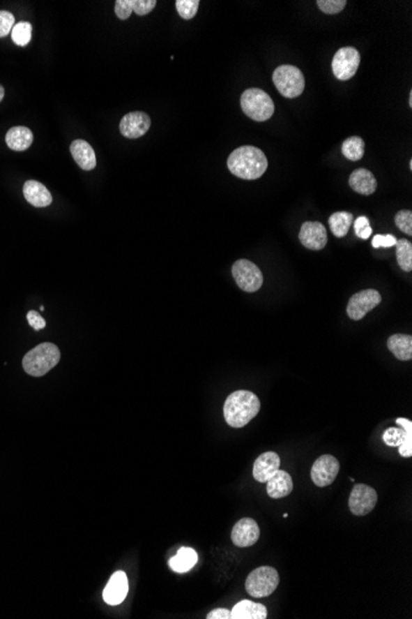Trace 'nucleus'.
I'll return each instance as SVG.
<instances>
[{"instance_id": "obj_1", "label": "nucleus", "mask_w": 412, "mask_h": 619, "mask_svg": "<svg viewBox=\"0 0 412 619\" xmlns=\"http://www.w3.org/2000/svg\"><path fill=\"white\" fill-rule=\"evenodd\" d=\"M227 167L236 177L252 181L262 177L267 171V157L254 146H241L231 154Z\"/></svg>"}, {"instance_id": "obj_2", "label": "nucleus", "mask_w": 412, "mask_h": 619, "mask_svg": "<svg viewBox=\"0 0 412 619\" xmlns=\"http://www.w3.org/2000/svg\"><path fill=\"white\" fill-rule=\"evenodd\" d=\"M261 410V402L256 394L250 391H236L231 394L224 404L226 423L232 428L247 426Z\"/></svg>"}, {"instance_id": "obj_3", "label": "nucleus", "mask_w": 412, "mask_h": 619, "mask_svg": "<svg viewBox=\"0 0 412 619\" xmlns=\"http://www.w3.org/2000/svg\"><path fill=\"white\" fill-rule=\"evenodd\" d=\"M61 359V352L52 343H43L29 351L22 359V367L30 376L41 377L52 370Z\"/></svg>"}, {"instance_id": "obj_4", "label": "nucleus", "mask_w": 412, "mask_h": 619, "mask_svg": "<svg viewBox=\"0 0 412 619\" xmlns=\"http://www.w3.org/2000/svg\"><path fill=\"white\" fill-rule=\"evenodd\" d=\"M241 108L248 118L258 123L272 118L275 110L272 98L259 88H250L242 93Z\"/></svg>"}, {"instance_id": "obj_5", "label": "nucleus", "mask_w": 412, "mask_h": 619, "mask_svg": "<svg viewBox=\"0 0 412 619\" xmlns=\"http://www.w3.org/2000/svg\"><path fill=\"white\" fill-rule=\"evenodd\" d=\"M274 86L285 98H296L305 89V77L303 72L291 65L279 66L273 73Z\"/></svg>"}, {"instance_id": "obj_6", "label": "nucleus", "mask_w": 412, "mask_h": 619, "mask_svg": "<svg viewBox=\"0 0 412 619\" xmlns=\"http://www.w3.org/2000/svg\"><path fill=\"white\" fill-rule=\"evenodd\" d=\"M279 574L272 566H261L247 576L246 590L252 597L264 598L277 590Z\"/></svg>"}, {"instance_id": "obj_7", "label": "nucleus", "mask_w": 412, "mask_h": 619, "mask_svg": "<svg viewBox=\"0 0 412 619\" xmlns=\"http://www.w3.org/2000/svg\"><path fill=\"white\" fill-rule=\"evenodd\" d=\"M232 276L236 283L245 292H256L262 287L263 274L257 264L248 260H238L232 266Z\"/></svg>"}, {"instance_id": "obj_8", "label": "nucleus", "mask_w": 412, "mask_h": 619, "mask_svg": "<svg viewBox=\"0 0 412 619\" xmlns=\"http://www.w3.org/2000/svg\"><path fill=\"white\" fill-rule=\"evenodd\" d=\"M360 54L354 47H342L338 50L332 59L333 75L339 81L351 80L358 70Z\"/></svg>"}, {"instance_id": "obj_9", "label": "nucleus", "mask_w": 412, "mask_h": 619, "mask_svg": "<svg viewBox=\"0 0 412 619\" xmlns=\"http://www.w3.org/2000/svg\"><path fill=\"white\" fill-rule=\"evenodd\" d=\"M376 502H378L376 491L370 486L358 484L354 486L353 490L351 492L348 506L354 516L362 517L374 509Z\"/></svg>"}, {"instance_id": "obj_10", "label": "nucleus", "mask_w": 412, "mask_h": 619, "mask_svg": "<svg viewBox=\"0 0 412 619\" xmlns=\"http://www.w3.org/2000/svg\"><path fill=\"white\" fill-rule=\"evenodd\" d=\"M380 301H381V296H380L379 292L375 291V290H365V291L358 292L351 297V299L348 301V315L353 320H360L365 317V314H368L370 311L378 307Z\"/></svg>"}, {"instance_id": "obj_11", "label": "nucleus", "mask_w": 412, "mask_h": 619, "mask_svg": "<svg viewBox=\"0 0 412 619\" xmlns=\"http://www.w3.org/2000/svg\"><path fill=\"white\" fill-rule=\"evenodd\" d=\"M339 472V463L332 455H322L316 458L311 468V479L317 487H327L335 482Z\"/></svg>"}, {"instance_id": "obj_12", "label": "nucleus", "mask_w": 412, "mask_h": 619, "mask_svg": "<svg viewBox=\"0 0 412 619\" xmlns=\"http://www.w3.org/2000/svg\"><path fill=\"white\" fill-rule=\"evenodd\" d=\"M259 535L257 522L252 518H242L232 528L231 539L237 548H248L257 543Z\"/></svg>"}, {"instance_id": "obj_13", "label": "nucleus", "mask_w": 412, "mask_h": 619, "mask_svg": "<svg viewBox=\"0 0 412 619\" xmlns=\"http://www.w3.org/2000/svg\"><path fill=\"white\" fill-rule=\"evenodd\" d=\"M299 239L309 250H322L327 244L326 228L319 221H305L300 229Z\"/></svg>"}, {"instance_id": "obj_14", "label": "nucleus", "mask_w": 412, "mask_h": 619, "mask_svg": "<svg viewBox=\"0 0 412 619\" xmlns=\"http://www.w3.org/2000/svg\"><path fill=\"white\" fill-rule=\"evenodd\" d=\"M151 128V119L144 112L126 114L120 121V133L128 139H139Z\"/></svg>"}, {"instance_id": "obj_15", "label": "nucleus", "mask_w": 412, "mask_h": 619, "mask_svg": "<svg viewBox=\"0 0 412 619\" xmlns=\"http://www.w3.org/2000/svg\"><path fill=\"white\" fill-rule=\"evenodd\" d=\"M129 593V580L123 571L115 572L104 588L102 598L110 606H118Z\"/></svg>"}, {"instance_id": "obj_16", "label": "nucleus", "mask_w": 412, "mask_h": 619, "mask_svg": "<svg viewBox=\"0 0 412 619\" xmlns=\"http://www.w3.org/2000/svg\"><path fill=\"white\" fill-rule=\"evenodd\" d=\"M280 468V458L274 452L259 455L253 465V477L261 484H266Z\"/></svg>"}, {"instance_id": "obj_17", "label": "nucleus", "mask_w": 412, "mask_h": 619, "mask_svg": "<svg viewBox=\"0 0 412 619\" xmlns=\"http://www.w3.org/2000/svg\"><path fill=\"white\" fill-rule=\"evenodd\" d=\"M266 484H267L268 495L273 500H279L289 495L294 489L291 476L283 470H278Z\"/></svg>"}, {"instance_id": "obj_18", "label": "nucleus", "mask_w": 412, "mask_h": 619, "mask_svg": "<svg viewBox=\"0 0 412 619\" xmlns=\"http://www.w3.org/2000/svg\"><path fill=\"white\" fill-rule=\"evenodd\" d=\"M70 154L77 162V165L84 171H91L97 166L96 152L86 141H73L70 145Z\"/></svg>"}, {"instance_id": "obj_19", "label": "nucleus", "mask_w": 412, "mask_h": 619, "mask_svg": "<svg viewBox=\"0 0 412 619\" xmlns=\"http://www.w3.org/2000/svg\"><path fill=\"white\" fill-rule=\"evenodd\" d=\"M24 197L30 204L36 208H45L52 203V195L49 189L38 181H27L24 184Z\"/></svg>"}, {"instance_id": "obj_20", "label": "nucleus", "mask_w": 412, "mask_h": 619, "mask_svg": "<svg viewBox=\"0 0 412 619\" xmlns=\"http://www.w3.org/2000/svg\"><path fill=\"white\" fill-rule=\"evenodd\" d=\"M349 186L357 193L370 195L376 191L378 184L373 173L365 168H358L349 176Z\"/></svg>"}, {"instance_id": "obj_21", "label": "nucleus", "mask_w": 412, "mask_h": 619, "mask_svg": "<svg viewBox=\"0 0 412 619\" xmlns=\"http://www.w3.org/2000/svg\"><path fill=\"white\" fill-rule=\"evenodd\" d=\"M267 617V607L264 604L248 599L237 603L231 611V619H266Z\"/></svg>"}, {"instance_id": "obj_22", "label": "nucleus", "mask_w": 412, "mask_h": 619, "mask_svg": "<svg viewBox=\"0 0 412 619\" xmlns=\"http://www.w3.org/2000/svg\"><path fill=\"white\" fill-rule=\"evenodd\" d=\"M33 141V131L25 126H14L6 133V142L14 151H25Z\"/></svg>"}, {"instance_id": "obj_23", "label": "nucleus", "mask_w": 412, "mask_h": 619, "mask_svg": "<svg viewBox=\"0 0 412 619\" xmlns=\"http://www.w3.org/2000/svg\"><path fill=\"white\" fill-rule=\"evenodd\" d=\"M388 349L397 360L409 361L412 357V336L406 334L391 335L388 339Z\"/></svg>"}, {"instance_id": "obj_24", "label": "nucleus", "mask_w": 412, "mask_h": 619, "mask_svg": "<svg viewBox=\"0 0 412 619\" xmlns=\"http://www.w3.org/2000/svg\"><path fill=\"white\" fill-rule=\"evenodd\" d=\"M198 554L195 550L192 548H181L178 550L177 554L171 558L169 566L171 570L182 574L192 570L194 565L198 562Z\"/></svg>"}, {"instance_id": "obj_25", "label": "nucleus", "mask_w": 412, "mask_h": 619, "mask_svg": "<svg viewBox=\"0 0 412 619\" xmlns=\"http://www.w3.org/2000/svg\"><path fill=\"white\" fill-rule=\"evenodd\" d=\"M353 214H351L348 211H337L330 216L328 224H330V229L335 237H343L347 235L348 230L353 224Z\"/></svg>"}, {"instance_id": "obj_26", "label": "nucleus", "mask_w": 412, "mask_h": 619, "mask_svg": "<svg viewBox=\"0 0 412 619\" xmlns=\"http://www.w3.org/2000/svg\"><path fill=\"white\" fill-rule=\"evenodd\" d=\"M365 144L359 136H351L342 144L343 156L349 161H359L364 156Z\"/></svg>"}, {"instance_id": "obj_27", "label": "nucleus", "mask_w": 412, "mask_h": 619, "mask_svg": "<svg viewBox=\"0 0 412 619\" xmlns=\"http://www.w3.org/2000/svg\"><path fill=\"white\" fill-rule=\"evenodd\" d=\"M396 246V259L402 271L410 272L412 269V244L406 239L397 240Z\"/></svg>"}, {"instance_id": "obj_28", "label": "nucleus", "mask_w": 412, "mask_h": 619, "mask_svg": "<svg viewBox=\"0 0 412 619\" xmlns=\"http://www.w3.org/2000/svg\"><path fill=\"white\" fill-rule=\"evenodd\" d=\"M407 438H412V429H404L399 428H389L383 434V440L388 447H399Z\"/></svg>"}, {"instance_id": "obj_29", "label": "nucleus", "mask_w": 412, "mask_h": 619, "mask_svg": "<svg viewBox=\"0 0 412 619\" xmlns=\"http://www.w3.org/2000/svg\"><path fill=\"white\" fill-rule=\"evenodd\" d=\"M33 27L30 22H22L15 24L11 30V38L17 46H26L31 41Z\"/></svg>"}, {"instance_id": "obj_30", "label": "nucleus", "mask_w": 412, "mask_h": 619, "mask_svg": "<svg viewBox=\"0 0 412 619\" xmlns=\"http://www.w3.org/2000/svg\"><path fill=\"white\" fill-rule=\"evenodd\" d=\"M199 4H200L199 0H177L176 1L178 14L185 20H190L197 15Z\"/></svg>"}, {"instance_id": "obj_31", "label": "nucleus", "mask_w": 412, "mask_h": 619, "mask_svg": "<svg viewBox=\"0 0 412 619\" xmlns=\"http://www.w3.org/2000/svg\"><path fill=\"white\" fill-rule=\"evenodd\" d=\"M316 4L325 14L333 15V14L341 13L346 8L347 1L346 0H317Z\"/></svg>"}, {"instance_id": "obj_32", "label": "nucleus", "mask_w": 412, "mask_h": 619, "mask_svg": "<svg viewBox=\"0 0 412 619\" xmlns=\"http://www.w3.org/2000/svg\"><path fill=\"white\" fill-rule=\"evenodd\" d=\"M395 224L402 232L412 235V211L400 210L395 216Z\"/></svg>"}, {"instance_id": "obj_33", "label": "nucleus", "mask_w": 412, "mask_h": 619, "mask_svg": "<svg viewBox=\"0 0 412 619\" xmlns=\"http://www.w3.org/2000/svg\"><path fill=\"white\" fill-rule=\"evenodd\" d=\"M353 223L356 235L363 240L369 239L372 232H373L372 228H370L369 219L367 216H359Z\"/></svg>"}, {"instance_id": "obj_34", "label": "nucleus", "mask_w": 412, "mask_h": 619, "mask_svg": "<svg viewBox=\"0 0 412 619\" xmlns=\"http://www.w3.org/2000/svg\"><path fill=\"white\" fill-rule=\"evenodd\" d=\"M15 25V17L9 11H0V38H6Z\"/></svg>"}, {"instance_id": "obj_35", "label": "nucleus", "mask_w": 412, "mask_h": 619, "mask_svg": "<svg viewBox=\"0 0 412 619\" xmlns=\"http://www.w3.org/2000/svg\"><path fill=\"white\" fill-rule=\"evenodd\" d=\"M132 11H134V0H118L115 3V14L121 20L129 19Z\"/></svg>"}, {"instance_id": "obj_36", "label": "nucleus", "mask_w": 412, "mask_h": 619, "mask_svg": "<svg viewBox=\"0 0 412 619\" xmlns=\"http://www.w3.org/2000/svg\"><path fill=\"white\" fill-rule=\"evenodd\" d=\"M157 6L155 0H134V11L137 15H147Z\"/></svg>"}, {"instance_id": "obj_37", "label": "nucleus", "mask_w": 412, "mask_h": 619, "mask_svg": "<svg viewBox=\"0 0 412 619\" xmlns=\"http://www.w3.org/2000/svg\"><path fill=\"white\" fill-rule=\"evenodd\" d=\"M396 241H397L396 237H392L390 234L389 235H375L373 237L372 245L374 248H391V246H395Z\"/></svg>"}, {"instance_id": "obj_38", "label": "nucleus", "mask_w": 412, "mask_h": 619, "mask_svg": "<svg viewBox=\"0 0 412 619\" xmlns=\"http://www.w3.org/2000/svg\"><path fill=\"white\" fill-rule=\"evenodd\" d=\"M27 322L35 330H41L46 327V320L35 311L27 313Z\"/></svg>"}, {"instance_id": "obj_39", "label": "nucleus", "mask_w": 412, "mask_h": 619, "mask_svg": "<svg viewBox=\"0 0 412 619\" xmlns=\"http://www.w3.org/2000/svg\"><path fill=\"white\" fill-rule=\"evenodd\" d=\"M208 619H231V611L226 609H216L206 616Z\"/></svg>"}, {"instance_id": "obj_40", "label": "nucleus", "mask_w": 412, "mask_h": 619, "mask_svg": "<svg viewBox=\"0 0 412 619\" xmlns=\"http://www.w3.org/2000/svg\"><path fill=\"white\" fill-rule=\"evenodd\" d=\"M4 94H6V91H4V88L0 86V102L3 100V98H4Z\"/></svg>"}, {"instance_id": "obj_41", "label": "nucleus", "mask_w": 412, "mask_h": 619, "mask_svg": "<svg viewBox=\"0 0 412 619\" xmlns=\"http://www.w3.org/2000/svg\"><path fill=\"white\" fill-rule=\"evenodd\" d=\"M410 107H412V93L410 94Z\"/></svg>"}]
</instances>
